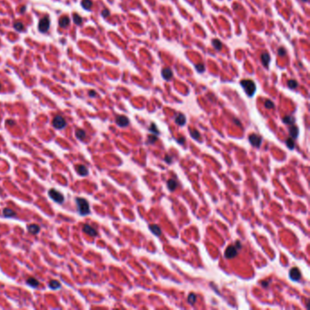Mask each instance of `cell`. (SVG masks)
<instances>
[{"label": "cell", "mask_w": 310, "mask_h": 310, "mask_svg": "<svg viewBox=\"0 0 310 310\" xmlns=\"http://www.w3.org/2000/svg\"><path fill=\"white\" fill-rule=\"evenodd\" d=\"M289 277L293 281H299L301 278V272L297 267L291 268L289 271Z\"/></svg>", "instance_id": "obj_8"}, {"label": "cell", "mask_w": 310, "mask_h": 310, "mask_svg": "<svg viewBox=\"0 0 310 310\" xmlns=\"http://www.w3.org/2000/svg\"><path fill=\"white\" fill-rule=\"evenodd\" d=\"M48 287L51 289H58L61 287V284L59 283L57 280H51V281L48 283Z\"/></svg>", "instance_id": "obj_27"}, {"label": "cell", "mask_w": 310, "mask_h": 310, "mask_svg": "<svg viewBox=\"0 0 310 310\" xmlns=\"http://www.w3.org/2000/svg\"><path fill=\"white\" fill-rule=\"evenodd\" d=\"M176 141H177L178 144L183 145L184 143H185V141H186V139H185V138H177V139H176Z\"/></svg>", "instance_id": "obj_43"}, {"label": "cell", "mask_w": 310, "mask_h": 310, "mask_svg": "<svg viewBox=\"0 0 310 310\" xmlns=\"http://www.w3.org/2000/svg\"><path fill=\"white\" fill-rule=\"evenodd\" d=\"M282 121H283L284 124H285V125H290V126H291V125H294V124H295L296 119H295V117H294L293 116H285V117H283Z\"/></svg>", "instance_id": "obj_22"}, {"label": "cell", "mask_w": 310, "mask_h": 310, "mask_svg": "<svg viewBox=\"0 0 310 310\" xmlns=\"http://www.w3.org/2000/svg\"><path fill=\"white\" fill-rule=\"evenodd\" d=\"M260 58H261V62L263 64V65L266 68H267L268 65H269L270 61H271V57L269 55V53H267V52L262 53L260 56Z\"/></svg>", "instance_id": "obj_11"}, {"label": "cell", "mask_w": 310, "mask_h": 310, "mask_svg": "<svg viewBox=\"0 0 310 310\" xmlns=\"http://www.w3.org/2000/svg\"><path fill=\"white\" fill-rule=\"evenodd\" d=\"M265 106L266 107L267 109H272V108H274V106H275V105H274V103L272 102L271 100L267 99V100H266V101H265Z\"/></svg>", "instance_id": "obj_37"}, {"label": "cell", "mask_w": 310, "mask_h": 310, "mask_svg": "<svg viewBox=\"0 0 310 310\" xmlns=\"http://www.w3.org/2000/svg\"><path fill=\"white\" fill-rule=\"evenodd\" d=\"M49 27H50V19L48 16H46L42 19H40L38 23V30L41 33H46L48 31Z\"/></svg>", "instance_id": "obj_4"}, {"label": "cell", "mask_w": 310, "mask_h": 310, "mask_svg": "<svg viewBox=\"0 0 310 310\" xmlns=\"http://www.w3.org/2000/svg\"><path fill=\"white\" fill-rule=\"evenodd\" d=\"M269 284H270V281H262V282H261V285H262V287H263L264 288H268Z\"/></svg>", "instance_id": "obj_41"}, {"label": "cell", "mask_w": 310, "mask_h": 310, "mask_svg": "<svg viewBox=\"0 0 310 310\" xmlns=\"http://www.w3.org/2000/svg\"><path fill=\"white\" fill-rule=\"evenodd\" d=\"M161 76H162V77L165 80L168 81V80H170L172 78L173 71L168 67H165V68L162 69V71H161Z\"/></svg>", "instance_id": "obj_12"}, {"label": "cell", "mask_w": 310, "mask_h": 310, "mask_svg": "<svg viewBox=\"0 0 310 310\" xmlns=\"http://www.w3.org/2000/svg\"><path fill=\"white\" fill-rule=\"evenodd\" d=\"M285 145L289 148L290 150H293L295 148V139H293L292 138H288L285 139Z\"/></svg>", "instance_id": "obj_26"}, {"label": "cell", "mask_w": 310, "mask_h": 310, "mask_svg": "<svg viewBox=\"0 0 310 310\" xmlns=\"http://www.w3.org/2000/svg\"><path fill=\"white\" fill-rule=\"evenodd\" d=\"M88 96L91 97H95L97 96V92L94 91V90H90V91L88 92Z\"/></svg>", "instance_id": "obj_42"}, {"label": "cell", "mask_w": 310, "mask_h": 310, "mask_svg": "<svg viewBox=\"0 0 310 310\" xmlns=\"http://www.w3.org/2000/svg\"><path fill=\"white\" fill-rule=\"evenodd\" d=\"M187 302L189 305H194V304L196 302V296L194 293L189 294L188 297H187Z\"/></svg>", "instance_id": "obj_31"}, {"label": "cell", "mask_w": 310, "mask_h": 310, "mask_svg": "<svg viewBox=\"0 0 310 310\" xmlns=\"http://www.w3.org/2000/svg\"><path fill=\"white\" fill-rule=\"evenodd\" d=\"M168 188L169 191H174V190H176V188L178 187V182L175 179H173V178H171V179H169L168 181Z\"/></svg>", "instance_id": "obj_19"}, {"label": "cell", "mask_w": 310, "mask_h": 310, "mask_svg": "<svg viewBox=\"0 0 310 310\" xmlns=\"http://www.w3.org/2000/svg\"><path fill=\"white\" fill-rule=\"evenodd\" d=\"M277 54H278V56H280V57H285V55H287V49H285L284 46H280V47H278V49H277Z\"/></svg>", "instance_id": "obj_35"}, {"label": "cell", "mask_w": 310, "mask_h": 310, "mask_svg": "<svg viewBox=\"0 0 310 310\" xmlns=\"http://www.w3.org/2000/svg\"><path fill=\"white\" fill-rule=\"evenodd\" d=\"M236 245H235V247H236V248L238 250V251H239V250H241V248H242V244H241V242L239 241V240H237V241H236Z\"/></svg>", "instance_id": "obj_40"}, {"label": "cell", "mask_w": 310, "mask_h": 310, "mask_svg": "<svg viewBox=\"0 0 310 310\" xmlns=\"http://www.w3.org/2000/svg\"><path fill=\"white\" fill-rule=\"evenodd\" d=\"M240 85L242 86V87L244 88V90H245V92L247 93V95L248 97H252L255 95V90H257V87H255V82L253 80H251V79H243L240 82Z\"/></svg>", "instance_id": "obj_1"}, {"label": "cell", "mask_w": 310, "mask_h": 310, "mask_svg": "<svg viewBox=\"0 0 310 310\" xmlns=\"http://www.w3.org/2000/svg\"><path fill=\"white\" fill-rule=\"evenodd\" d=\"M288 86L291 89H295L296 87H297V86H298V83H297V81H296L295 79H290L288 82Z\"/></svg>", "instance_id": "obj_32"}, {"label": "cell", "mask_w": 310, "mask_h": 310, "mask_svg": "<svg viewBox=\"0 0 310 310\" xmlns=\"http://www.w3.org/2000/svg\"><path fill=\"white\" fill-rule=\"evenodd\" d=\"M101 15H102L104 17H107L108 16H110V11L108 9H104L102 11V13H101Z\"/></svg>", "instance_id": "obj_38"}, {"label": "cell", "mask_w": 310, "mask_h": 310, "mask_svg": "<svg viewBox=\"0 0 310 310\" xmlns=\"http://www.w3.org/2000/svg\"><path fill=\"white\" fill-rule=\"evenodd\" d=\"M76 136L77 139L83 141L87 138V133H86V131L83 130V129H76Z\"/></svg>", "instance_id": "obj_20"}, {"label": "cell", "mask_w": 310, "mask_h": 310, "mask_svg": "<svg viewBox=\"0 0 310 310\" xmlns=\"http://www.w3.org/2000/svg\"><path fill=\"white\" fill-rule=\"evenodd\" d=\"M212 45H213V46L215 47V49L217 50V51H220V50L222 49V46H223L222 42H221V41H220L219 39H217V38H214V39L212 40Z\"/></svg>", "instance_id": "obj_24"}, {"label": "cell", "mask_w": 310, "mask_h": 310, "mask_svg": "<svg viewBox=\"0 0 310 310\" xmlns=\"http://www.w3.org/2000/svg\"><path fill=\"white\" fill-rule=\"evenodd\" d=\"M25 11H26V7H25V5H24V7H21L20 12H21V13H24V12H25Z\"/></svg>", "instance_id": "obj_46"}, {"label": "cell", "mask_w": 310, "mask_h": 310, "mask_svg": "<svg viewBox=\"0 0 310 310\" xmlns=\"http://www.w3.org/2000/svg\"><path fill=\"white\" fill-rule=\"evenodd\" d=\"M52 125L57 129H63L67 126V122L62 116H56L52 121Z\"/></svg>", "instance_id": "obj_5"}, {"label": "cell", "mask_w": 310, "mask_h": 310, "mask_svg": "<svg viewBox=\"0 0 310 310\" xmlns=\"http://www.w3.org/2000/svg\"><path fill=\"white\" fill-rule=\"evenodd\" d=\"M69 23H70V19H69V17H68V16H62L61 18L59 19V22H58V24H59V27H62V28H65V27H68Z\"/></svg>", "instance_id": "obj_16"}, {"label": "cell", "mask_w": 310, "mask_h": 310, "mask_svg": "<svg viewBox=\"0 0 310 310\" xmlns=\"http://www.w3.org/2000/svg\"><path fill=\"white\" fill-rule=\"evenodd\" d=\"M301 1H303V2H307L308 0H301Z\"/></svg>", "instance_id": "obj_47"}, {"label": "cell", "mask_w": 310, "mask_h": 310, "mask_svg": "<svg viewBox=\"0 0 310 310\" xmlns=\"http://www.w3.org/2000/svg\"><path fill=\"white\" fill-rule=\"evenodd\" d=\"M149 131H150L152 134L156 135V136H158V135L160 134L159 130H158V128L157 127L156 124H155V123H152V124H151V126H150V127H149Z\"/></svg>", "instance_id": "obj_30"}, {"label": "cell", "mask_w": 310, "mask_h": 310, "mask_svg": "<svg viewBox=\"0 0 310 310\" xmlns=\"http://www.w3.org/2000/svg\"><path fill=\"white\" fill-rule=\"evenodd\" d=\"M157 136L156 135H151V136H147L146 143H147V144H154V143L157 142Z\"/></svg>", "instance_id": "obj_33"}, {"label": "cell", "mask_w": 310, "mask_h": 310, "mask_svg": "<svg viewBox=\"0 0 310 310\" xmlns=\"http://www.w3.org/2000/svg\"><path fill=\"white\" fill-rule=\"evenodd\" d=\"M238 253V250L236 248L235 246H229L226 247L225 251V258L226 259H233L235 258Z\"/></svg>", "instance_id": "obj_7"}, {"label": "cell", "mask_w": 310, "mask_h": 310, "mask_svg": "<svg viewBox=\"0 0 310 310\" xmlns=\"http://www.w3.org/2000/svg\"><path fill=\"white\" fill-rule=\"evenodd\" d=\"M27 284L28 285H30L31 288H37V287H38V285H39L38 280L37 278H35V277H28L27 279Z\"/></svg>", "instance_id": "obj_21"}, {"label": "cell", "mask_w": 310, "mask_h": 310, "mask_svg": "<svg viewBox=\"0 0 310 310\" xmlns=\"http://www.w3.org/2000/svg\"><path fill=\"white\" fill-rule=\"evenodd\" d=\"M27 230H28V232H29L30 234H32V235H37V234L39 233V231H40V226H37V225H35V224L29 225V226H27Z\"/></svg>", "instance_id": "obj_17"}, {"label": "cell", "mask_w": 310, "mask_h": 310, "mask_svg": "<svg viewBox=\"0 0 310 310\" xmlns=\"http://www.w3.org/2000/svg\"><path fill=\"white\" fill-rule=\"evenodd\" d=\"M196 70L198 71V73H204L206 70V67L203 64H198L196 65Z\"/></svg>", "instance_id": "obj_36"}, {"label": "cell", "mask_w": 310, "mask_h": 310, "mask_svg": "<svg viewBox=\"0 0 310 310\" xmlns=\"http://www.w3.org/2000/svg\"><path fill=\"white\" fill-rule=\"evenodd\" d=\"M81 5H82L83 8L86 9V10H88V9H90L92 7L93 2H92V0H82Z\"/></svg>", "instance_id": "obj_25"}, {"label": "cell", "mask_w": 310, "mask_h": 310, "mask_svg": "<svg viewBox=\"0 0 310 310\" xmlns=\"http://www.w3.org/2000/svg\"><path fill=\"white\" fill-rule=\"evenodd\" d=\"M7 125H8V126H14L15 125V121L12 120V119H9V120H7Z\"/></svg>", "instance_id": "obj_44"}, {"label": "cell", "mask_w": 310, "mask_h": 310, "mask_svg": "<svg viewBox=\"0 0 310 310\" xmlns=\"http://www.w3.org/2000/svg\"><path fill=\"white\" fill-rule=\"evenodd\" d=\"M289 135H290V138H292L293 139H296L297 138V136H298V134H299V129L296 126H293V125H291V127H289Z\"/></svg>", "instance_id": "obj_14"}, {"label": "cell", "mask_w": 310, "mask_h": 310, "mask_svg": "<svg viewBox=\"0 0 310 310\" xmlns=\"http://www.w3.org/2000/svg\"><path fill=\"white\" fill-rule=\"evenodd\" d=\"M233 120H234L235 124H236V125H238V126H239V127H241V123H240V121H239V120H238V119H236V118H234V119H233Z\"/></svg>", "instance_id": "obj_45"}, {"label": "cell", "mask_w": 310, "mask_h": 310, "mask_svg": "<svg viewBox=\"0 0 310 310\" xmlns=\"http://www.w3.org/2000/svg\"><path fill=\"white\" fill-rule=\"evenodd\" d=\"M14 27H15L16 30H17L18 32H21V31L24 30V29H25V27H24V25H23L21 22H16V23H15Z\"/></svg>", "instance_id": "obj_34"}, {"label": "cell", "mask_w": 310, "mask_h": 310, "mask_svg": "<svg viewBox=\"0 0 310 310\" xmlns=\"http://www.w3.org/2000/svg\"><path fill=\"white\" fill-rule=\"evenodd\" d=\"M76 203L77 206V210L81 216H86V215L90 214V208H89V204L87 199L83 198H76Z\"/></svg>", "instance_id": "obj_2"}, {"label": "cell", "mask_w": 310, "mask_h": 310, "mask_svg": "<svg viewBox=\"0 0 310 310\" xmlns=\"http://www.w3.org/2000/svg\"><path fill=\"white\" fill-rule=\"evenodd\" d=\"M175 122H176V125H178V126H180V127L185 126V124H186V122H187L186 116H185L184 114H181V113L177 114L176 116V117H175Z\"/></svg>", "instance_id": "obj_13"}, {"label": "cell", "mask_w": 310, "mask_h": 310, "mask_svg": "<svg viewBox=\"0 0 310 310\" xmlns=\"http://www.w3.org/2000/svg\"><path fill=\"white\" fill-rule=\"evenodd\" d=\"M116 123L118 127H126L129 125V119L125 116H117L116 117Z\"/></svg>", "instance_id": "obj_9"}, {"label": "cell", "mask_w": 310, "mask_h": 310, "mask_svg": "<svg viewBox=\"0 0 310 310\" xmlns=\"http://www.w3.org/2000/svg\"><path fill=\"white\" fill-rule=\"evenodd\" d=\"M0 89H1V83H0Z\"/></svg>", "instance_id": "obj_48"}, {"label": "cell", "mask_w": 310, "mask_h": 310, "mask_svg": "<svg viewBox=\"0 0 310 310\" xmlns=\"http://www.w3.org/2000/svg\"><path fill=\"white\" fill-rule=\"evenodd\" d=\"M249 143L254 147H260L262 144V138L257 134H251L248 136Z\"/></svg>", "instance_id": "obj_6"}, {"label": "cell", "mask_w": 310, "mask_h": 310, "mask_svg": "<svg viewBox=\"0 0 310 310\" xmlns=\"http://www.w3.org/2000/svg\"><path fill=\"white\" fill-rule=\"evenodd\" d=\"M3 215L5 217H15L16 216V213L10 208H5L3 210Z\"/></svg>", "instance_id": "obj_23"}, {"label": "cell", "mask_w": 310, "mask_h": 310, "mask_svg": "<svg viewBox=\"0 0 310 310\" xmlns=\"http://www.w3.org/2000/svg\"><path fill=\"white\" fill-rule=\"evenodd\" d=\"M189 131H190V136H191L194 139L199 140V138H200L201 136H200V133L198 132V130H196V129H190Z\"/></svg>", "instance_id": "obj_28"}, {"label": "cell", "mask_w": 310, "mask_h": 310, "mask_svg": "<svg viewBox=\"0 0 310 310\" xmlns=\"http://www.w3.org/2000/svg\"><path fill=\"white\" fill-rule=\"evenodd\" d=\"M165 161H166V162L168 163V164H171V163H172V157L169 156V155H166Z\"/></svg>", "instance_id": "obj_39"}, {"label": "cell", "mask_w": 310, "mask_h": 310, "mask_svg": "<svg viewBox=\"0 0 310 310\" xmlns=\"http://www.w3.org/2000/svg\"><path fill=\"white\" fill-rule=\"evenodd\" d=\"M48 196H49V198L51 199H53L54 201L56 202V203H58V204H63L64 203V200H65L64 196L60 192H58L57 190H56L55 188L49 189Z\"/></svg>", "instance_id": "obj_3"}, {"label": "cell", "mask_w": 310, "mask_h": 310, "mask_svg": "<svg viewBox=\"0 0 310 310\" xmlns=\"http://www.w3.org/2000/svg\"><path fill=\"white\" fill-rule=\"evenodd\" d=\"M148 228L150 229V231L152 232V233H153L155 236H159L161 235V233H162V231H161V228H159L157 225H149V226H148Z\"/></svg>", "instance_id": "obj_18"}, {"label": "cell", "mask_w": 310, "mask_h": 310, "mask_svg": "<svg viewBox=\"0 0 310 310\" xmlns=\"http://www.w3.org/2000/svg\"><path fill=\"white\" fill-rule=\"evenodd\" d=\"M73 19H74V23H76L77 26L82 25L83 19H82V17H81L80 16H78V14L75 13V14L73 15Z\"/></svg>", "instance_id": "obj_29"}, {"label": "cell", "mask_w": 310, "mask_h": 310, "mask_svg": "<svg viewBox=\"0 0 310 310\" xmlns=\"http://www.w3.org/2000/svg\"><path fill=\"white\" fill-rule=\"evenodd\" d=\"M76 172H77V174H78L79 176H86L88 175L87 168L83 165L76 166Z\"/></svg>", "instance_id": "obj_15"}, {"label": "cell", "mask_w": 310, "mask_h": 310, "mask_svg": "<svg viewBox=\"0 0 310 310\" xmlns=\"http://www.w3.org/2000/svg\"><path fill=\"white\" fill-rule=\"evenodd\" d=\"M83 231L85 232L86 234H87L90 236H97V231L95 229L93 226H91L90 225H84L83 226Z\"/></svg>", "instance_id": "obj_10"}]
</instances>
